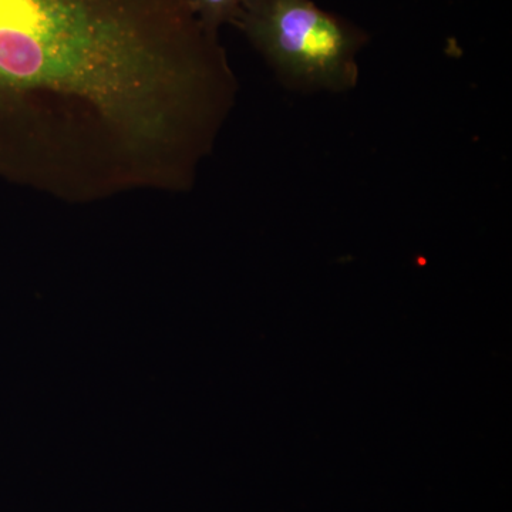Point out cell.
I'll return each instance as SVG.
<instances>
[{
	"label": "cell",
	"mask_w": 512,
	"mask_h": 512,
	"mask_svg": "<svg viewBox=\"0 0 512 512\" xmlns=\"http://www.w3.org/2000/svg\"><path fill=\"white\" fill-rule=\"evenodd\" d=\"M237 87L185 0H0V164L57 200L191 190Z\"/></svg>",
	"instance_id": "6da1fadb"
},
{
	"label": "cell",
	"mask_w": 512,
	"mask_h": 512,
	"mask_svg": "<svg viewBox=\"0 0 512 512\" xmlns=\"http://www.w3.org/2000/svg\"><path fill=\"white\" fill-rule=\"evenodd\" d=\"M235 26L292 90L338 93L356 86L366 33L313 0H245Z\"/></svg>",
	"instance_id": "7a4b0ae2"
},
{
	"label": "cell",
	"mask_w": 512,
	"mask_h": 512,
	"mask_svg": "<svg viewBox=\"0 0 512 512\" xmlns=\"http://www.w3.org/2000/svg\"><path fill=\"white\" fill-rule=\"evenodd\" d=\"M208 32L220 36L225 25H237L245 0H185Z\"/></svg>",
	"instance_id": "3957f363"
}]
</instances>
